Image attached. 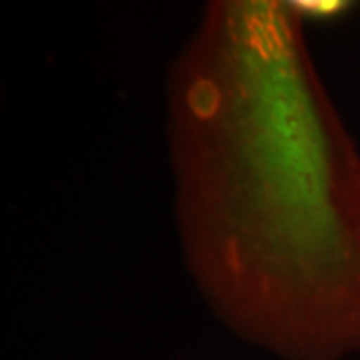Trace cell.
<instances>
[{
	"label": "cell",
	"mask_w": 360,
	"mask_h": 360,
	"mask_svg": "<svg viewBox=\"0 0 360 360\" xmlns=\"http://www.w3.org/2000/svg\"><path fill=\"white\" fill-rule=\"evenodd\" d=\"M347 8L345 2H295L292 11L295 13L319 14V16H330V14L342 13Z\"/></svg>",
	"instance_id": "6da1fadb"
}]
</instances>
